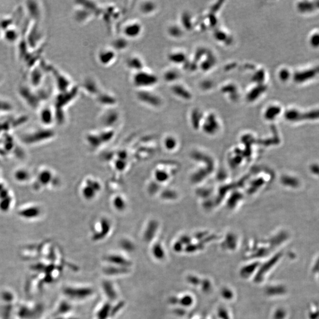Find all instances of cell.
<instances>
[{"label":"cell","instance_id":"6da1fadb","mask_svg":"<svg viewBox=\"0 0 319 319\" xmlns=\"http://www.w3.org/2000/svg\"><path fill=\"white\" fill-rule=\"evenodd\" d=\"M17 93L23 103L31 110L37 111L43 105L37 89L28 84H20L17 88Z\"/></svg>","mask_w":319,"mask_h":319},{"label":"cell","instance_id":"7a4b0ae2","mask_svg":"<svg viewBox=\"0 0 319 319\" xmlns=\"http://www.w3.org/2000/svg\"><path fill=\"white\" fill-rule=\"evenodd\" d=\"M133 80L135 86L143 89L154 86L158 82L156 75L143 69L135 73Z\"/></svg>","mask_w":319,"mask_h":319},{"label":"cell","instance_id":"3957f363","mask_svg":"<svg viewBox=\"0 0 319 319\" xmlns=\"http://www.w3.org/2000/svg\"><path fill=\"white\" fill-rule=\"evenodd\" d=\"M26 13L31 22L39 23L43 17V7L39 1H26L24 5Z\"/></svg>","mask_w":319,"mask_h":319},{"label":"cell","instance_id":"277c9868","mask_svg":"<svg viewBox=\"0 0 319 319\" xmlns=\"http://www.w3.org/2000/svg\"><path fill=\"white\" fill-rule=\"evenodd\" d=\"M37 111L40 121L44 126L49 127L53 124L56 119L54 107L43 105Z\"/></svg>","mask_w":319,"mask_h":319},{"label":"cell","instance_id":"5b68a950","mask_svg":"<svg viewBox=\"0 0 319 319\" xmlns=\"http://www.w3.org/2000/svg\"><path fill=\"white\" fill-rule=\"evenodd\" d=\"M2 37L5 42L13 44L18 43L21 36L18 29L13 26L2 31Z\"/></svg>","mask_w":319,"mask_h":319},{"label":"cell","instance_id":"8992f818","mask_svg":"<svg viewBox=\"0 0 319 319\" xmlns=\"http://www.w3.org/2000/svg\"><path fill=\"white\" fill-rule=\"evenodd\" d=\"M138 98L143 103L147 104L148 105H153L157 107L158 102L160 101L159 99L154 93L148 91L145 89H142L141 91L138 92ZM146 104V105H147Z\"/></svg>","mask_w":319,"mask_h":319},{"label":"cell","instance_id":"52a82bcc","mask_svg":"<svg viewBox=\"0 0 319 319\" xmlns=\"http://www.w3.org/2000/svg\"><path fill=\"white\" fill-rule=\"evenodd\" d=\"M15 105L13 102L7 97L0 96V116L14 114Z\"/></svg>","mask_w":319,"mask_h":319},{"label":"cell","instance_id":"ba28073f","mask_svg":"<svg viewBox=\"0 0 319 319\" xmlns=\"http://www.w3.org/2000/svg\"><path fill=\"white\" fill-rule=\"evenodd\" d=\"M142 31V26L139 23L133 22L128 23L124 29V33L129 38L137 37Z\"/></svg>","mask_w":319,"mask_h":319},{"label":"cell","instance_id":"9c48e42d","mask_svg":"<svg viewBox=\"0 0 319 319\" xmlns=\"http://www.w3.org/2000/svg\"><path fill=\"white\" fill-rule=\"evenodd\" d=\"M116 57L115 53L112 50L109 49L102 50L99 53L98 58L100 62L104 65H108L112 61L114 60V58Z\"/></svg>","mask_w":319,"mask_h":319},{"label":"cell","instance_id":"30bf717a","mask_svg":"<svg viewBox=\"0 0 319 319\" xmlns=\"http://www.w3.org/2000/svg\"><path fill=\"white\" fill-rule=\"evenodd\" d=\"M68 294L69 296L76 297L75 298H84L91 294L92 290L90 289H68L66 290V293Z\"/></svg>","mask_w":319,"mask_h":319},{"label":"cell","instance_id":"8fae6325","mask_svg":"<svg viewBox=\"0 0 319 319\" xmlns=\"http://www.w3.org/2000/svg\"><path fill=\"white\" fill-rule=\"evenodd\" d=\"M128 68L133 70L136 72L143 69V63L142 58L137 57H132L128 58L127 61Z\"/></svg>","mask_w":319,"mask_h":319},{"label":"cell","instance_id":"7c38bea8","mask_svg":"<svg viewBox=\"0 0 319 319\" xmlns=\"http://www.w3.org/2000/svg\"><path fill=\"white\" fill-rule=\"evenodd\" d=\"M155 5L150 2H146L140 6V11L143 14H150L154 10Z\"/></svg>","mask_w":319,"mask_h":319},{"label":"cell","instance_id":"4fadbf2b","mask_svg":"<svg viewBox=\"0 0 319 319\" xmlns=\"http://www.w3.org/2000/svg\"><path fill=\"white\" fill-rule=\"evenodd\" d=\"M105 291H106V294L108 296L110 297L111 298L114 299V297H116V294L115 291L113 290V287L110 285V283H105Z\"/></svg>","mask_w":319,"mask_h":319},{"label":"cell","instance_id":"5bb4252c","mask_svg":"<svg viewBox=\"0 0 319 319\" xmlns=\"http://www.w3.org/2000/svg\"><path fill=\"white\" fill-rule=\"evenodd\" d=\"M110 306H105L104 308L101 310L99 313L98 319H106L108 311H109Z\"/></svg>","mask_w":319,"mask_h":319},{"label":"cell","instance_id":"9a60e30c","mask_svg":"<svg viewBox=\"0 0 319 319\" xmlns=\"http://www.w3.org/2000/svg\"><path fill=\"white\" fill-rule=\"evenodd\" d=\"M108 260H110V261H111V262L116 263V264H128L127 262L125 260H122V259H121V257H110V258L108 259Z\"/></svg>","mask_w":319,"mask_h":319},{"label":"cell","instance_id":"2e32d148","mask_svg":"<svg viewBox=\"0 0 319 319\" xmlns=\"http://www.w3.org/2000/svg\"><path fill=\"white\" fill-rule=\"evenodd\" d=\"M4 81V75L3 73L0 71V85H1Z\"/></svg>","mask_w":319,"mask_h":319},{"label":"cell","instance_id":"e0dca14e","mask_svg":"<svg viewBox=\"0 0 319 319\" xmlns=\"http://www.w3.org/2000/svg\"><path fill=\"white\" fill-rule=\"evenodd\" d=\"M2 31L1 28H0V39H1V37H2Z\"/></svg>","mask_w":319,"mask_h":319}]
</instances>
